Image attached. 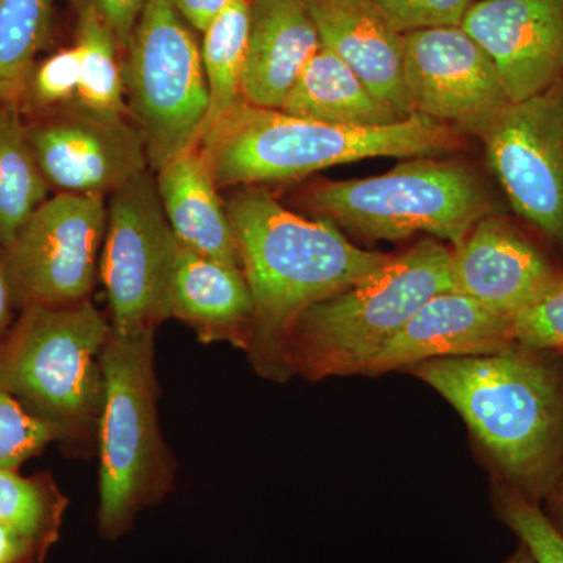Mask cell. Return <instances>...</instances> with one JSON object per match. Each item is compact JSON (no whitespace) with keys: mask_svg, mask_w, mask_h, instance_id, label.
I'll list each match as a JSON object with an SVG mask.
<instances>
[{"mask_svg":"<svg viewBox=\"0 0 563 563\" xmlns=\"http://www.w3.org/2000/svg\"><path fill=\"white\" fill-rule=\"evenodd\" d=\"M251 0H235L202 33V65L209 87V113L202 133L243 101L242 76L250 35ZM201 140V139H199Z\"/></svg>","mask_w":563,"mask_h":563,"instance_id":"obj_23","label":"cell"},{"mask_svg":"<svg viewBox=\"0 0 563 563\" xmlns=\"http://www.w3.org/2000/svg\"><path fill=\"white\" fill-rule=\"evenodd\" d=\"M198 144L218 188H228L301 179L369 157H428L462 141L450 125L421 113L384 128H346L240 101Z\"/></svg>","mask_w":563,"mask_h":563,"instance_id":"obj_3","label":"cell"},{"mask_svg":"<svg viewBox=\"0 0 563 563\" xmlns=\"http://www.w3.org/2000/svg\"><path fill=\"white\" fill-rule=\"evenodd\" d=\"M410 372L453 404L510 488L539 504L563 455V372L543 351L433 358Z\"/></svg>","mask_w":563,"mask_h":563,"instance_id":"obj_2","label":"cell"},{"mask_svg":"<svg viewBox=\"0 0 563 563\" xmlns=\"http://www.w3.org/2000/svg\"><path fill=\"white\" fill-rule=\"evenodd\" d=\"M63 442L57 426L32 413L10 393L0 390V468L20 470L51 443Z\"/></svg>","mask_w":563,"mask_h":563,"instance_id":"obj_27","label":"cell"},{"mask_svg":"<svg viewBox=\"0 0 563 563\" xmlns=\"http://www.w3.org/2000/svg\"><path fill=\"white\" fill-rule=\"evenodd\" d=\"M29 139L41 172L58 192L106 198L147 173L150 166L135 122L80 106L29 128Z\"/></svg>","mask_w":563,"mask_h":563,"instance_id":"obj_13","label":"cell"},{"mask_svg":"<svg viewBox=\"0 0 563 563\" xmlns=\"http://www.w3.org/2000/svg\"><path fill=\"white\" fill-rule=\"evenodd\" d=\"M109 317L90 299L29 306L0 342V390L57 426L63 440L91 451L103 398Z\"/></svg>","mask_w":563,"mask_h":563,"instance_id":"obj_6","label":"cell"},{"mask_svg":"<svg viewBox=\"0 0 563 563\" xmlns=\"http://www.w3.org/2000/svg\"><path fill=\"white\" fill-rule=\"evenodd\" d=\"M252 296L240 266L214 261L174 242L163 318L190 325L202 343L250 346Z\"/></svg>","mask_w":563,"mask_h":563,"instance_id":"obj_18","label":"cell"},{"mask_svg":"<svg viewBox=\"0 0 563 563\" xmlns=\"http://www.w3.org/2000/svg\"><path fill=\"white\" fill-rule=\"evenodd\" d=\"M80 87V55L77 47L55 52L33 69L25 99L33 106H63L77 99Z\"/></svg>","mask_w":563,"mask_h":563,"instance_id":"obj_30","label":"cell"},{"mask_svg":"<svg viewBox=\"0 0 563 563\" xmlns=\"http://www.w3.org/2000/svg\"><path fill=\"white\" fill-rule=\"evenodd\" d=\"M107 221L102 196L57 192L41 203L2 251L18 306H69L90 299Z\"/></svg>","mask_w":563,"mask_h":563,"instance_id":"obj_9","label":"cell"},{"mask_svg":"<svg viewBox=\"0 0 563 563\" xmlns=\"http://www.w3.org/2000/svg\"><path fill=\"white\" fill-rule=\"evenodd\" d=\"M506 563H537L536 559L531 554V551L521 543V547L518 548L517 553L512 555Z\"/></svg>","mask_w":563,"mask_h":563,"instance_id":"obj_37","label":"cell"},{"mask_svg":"<svg viewBox=\"0 0 563 563\" xmlns=\"http://www.w3.org/2000/svg\"><path fill=\"white\" fill-rule=\"evenodd\" d=\"M321 41L303 0H251L242 99L280 110Z\"/></svg>","mask_w":563,"mask_h":563,"instance_id":"obj_19","label":"cell"},{"mask_svg":"<svg viewBox=\"0 0 563 563\" xmlns=\"http://www.w3.org/2000/svg\"><path fill=\"white\" fill-rule=\"evenodd\" d=\"M280 110L346 128H384L404 121L398 111L373 95L342 58L322 46L307 63Z\"/></svg>","mask_w":563,"mask_h":563,"instance_id":"obj_21","label":"cell"},{"mask_svg":"<svg viewBox=\"0 0 563 563\" xmlns=\"http://www.w3.org/2000/svg\"><path fill=\"white\" fill-rule=\"evenodd\" d=\"M74 3L90 7L102 18L124 55L147 0H74Z\"/></svg>","mask_w":563,"mask_h":563,"instance_id":"obj_32","label":"cell"},{"mask_svg":"<svg viewBox=\"0 0 563 563\" xmlns=\"http://www.w3.org/2000/svg\"><path fill=\"white\" fill-rule=\"evenodd\" d=\"M446 291H454L453 251L424 240L306 310L285 343L288 376L318 380L365 373L410 318Z\"/></svg>","mask_w":563,"mask_h":563,"instance_id":"obj_4","label":"cell"},{"mask_svg":"<svg viewBox=\"0 0 563 563\" xmlns=\"http://www.w3.org/2000/svg\"><path fill=\"white\" fill-rule=\"evenodd\" d=\"M514 339L526 350L563 351V274L514 318Z\"/></svg>","mask_w":563,"mask_h":563,"instance_id":"obj_29","label":"cell"},{"mask_svg":"<svg viewBox=\"0 0 563 563\" xmlns=\"http://www.w3.org/2000/svg\"><path fill=\"white\" fill-rule=\"evenodd\" d=\"M404 74L415 113L473 133L512 103L490 55L461 25L406 33Z\"/></svg>","mask_w":563,"mask_h":563,"instance_id":"obj_12","label":"cell"},{"mask_svg":"<svg viewBox=\"0 0 563 563\" xmlns=\"http://www.w3.org/2000/svg\"><path fill=\"white\" fill-rule=\"evenodd\" d=\"M551 501H553L555 514H558L559 525L558 529L563 533V455L561 461V466H559L558 477H555V483L553 488L550 492Z\"/></svg>","mask_w":563,"mask_h":563,"instance_id":"obj_36","label":"cell"},{"mask_svg":"<svg viewBox=\"0 0 563 563\" xmlns=\"http://www.w3.org/2000/svg\"><path fill=\"white\" fill-rule=\"evenodd\" d=\"M558 276L540 251L498 218H483L453 251L454 291L510 320Z\"/></svg>","mask_w":563,"mask_h":563,"instance_id":"obj_15","label":"cell"},{"mask_svg":"<svg viewBox=\"0 0 563 563\" xmlns=\"http://www.w3.org/2000/svg\"><path fill=\"white\" fill-rule=\"evenodd\" d=\"M301 199L307 209L368 239L428 232L454 247L490 214L483 185L466 166L428 157L399 163L372 179L322 181Z\"/></svg>","mask_w":563,"mask_h":563,"instance_id":"obj_7","label":"cell"},{"mask_svg":"<svg viewBox=\"0 0 563 563\" xmlns=\"http://www.w3.org/2000/svg\"><path fill=\"white\" fill-rule=\"evenodd\" d=\"M69 499L49 474L21 476L0 468V523L49 553L60 540Z\"/></svg>","mask_w":563,"mask_h":563,"instance_id":"obj_26","label":"cell"},{"mask_svg":"<svg viewBox=\"0 0 563 563\" xmlns=\"http://www.w3.org/2000/svg\"><path fill=\"white\" fill-rule=\"evenodd\" d=\"M461 27L490 55L510 101L561 79L563 0H473Z\"/></svg>","mask_w":563,"mask_h":563,"instance_id":"obj_14","label":"cell"},{"mask_svg":"<svg viewBox=\"0 0 563 563\" xmlns=\"http://www.w3.org/2000/svg\"><path fill=\"white\" fill-rule=\"evenodd\" d=\"M225 209L254 306L247 357L261 376L285 380V343L298 318L368 279L393 255L354 246L332 221L298 217L262 187L235 192Z\"/></svg>","mask_w":563,"mask_h":563,"instance_id":"obj_1","label":"cell"},{"mask_svg":"<svg viewBox=\"0 0 563 563\" xmlns=\"http://www.w3.org/2000/svg\"><path fill=\"white\" fill-rule=\"evenodd\" d=\"M498 504L504 523L520 537L537 563H563V533L539 504L510 487L501 492Z\"/></svg>","mask_w":563,"mask_h":563,"instance_id":"obj_28","label":"cell"},{"mask_svg":"<svg viewBox=\"0 0 563 563\" xmlns=\"http://www.w3.org/2000/svg\"><path fill=\"white\" fill-rule=\"evenodd\" d=\"M399 32L461 25L473 0H373Z\"/></svg>","mask_w":563,"mask_h":563,"instance_id":"obj_31","label":"cell"},{"mask_svg":"<svg viewBox=\"0 0 563 563\" xmlns=\"http://www.w3.org/2000/svg\"><path fill=\"white\" fill-rule=\"evenodd\" d=\"M514 346V320L462 292L446 291L426 302L363 374L412 368L433 358L495 354Z\"/></svg>","mask_w":563,"mask_h":563,"instance_id":"obj_17","label":"cell"},{"mask_svg":"<svg viewBox=\"0 0 563 563\" xmlns=\"http://www.w3.org/2000/svg\"><path fill=\"white\" fill-rule=\"evenodd\" d=\"M76 9V47L80 55L77 106L107 117H125L129 109L120 44L95 10L85 5Z\"/></svg>","mask_w":563,"mask_h":563,"instance_id":"obj_25","label":"cell"},{"mask_svg":"<svg viewBox=\"0 0 563 563\" xmlns=\"http://www.w3.org/2000/svg\"><path fill=\"white\" fill-rule=\"evenodd\" d=\"M154 343L155 333L110 332L103 347L96 523L106 542L128 536L176 484V461L158 422Z\"/></svg>","mask_w":563,"mask_h":563,"instance_id":"obj_5","label":"cell"},{"mask_svg":"<svg viewBox=\"0 0 563 563\" xmlns=\"http://www.w3.org/2000/svg\"><path fill=\"white\" fill-rule=\"evenodd\" d=\"M157 173L158 198L177 242L242 268L231 218L199 144L176 155Z\"/></svg>","mask_w":563,"mask_h":563,"instance_id":"obj_20","label":"cell"},{"mask_svg":"<svg viewBox=\"0 0 563 563\" xmlns=\"http://www.w3.org/2000/svg\"><path fill=\"white\" fill-rule=\"evenodd\" d=\"M235 0H173L174 7L195 32H206L211 22Z\"/></svg>","mask_w":563,"mask_h":563,"instance_id":"obj_34","label":"cell"},{"mask_svg":"<svg viewBox=\"0 0 563 563\" xmlns=\"http://www.w3.org/2000/svg\"><path fill=\"white\" fill-rule=\"evenodd\" d=\"M122 69L129 113L158 172L199 143L209 113L201 46L173 0H147Z\"/></svg>","mask_w":563,"mask_h":563,"instance_id":"obj_8","label":"cell"},{"mask_svg":"<svg viewBox=\"0 0 563 563\" xmlns=\"http://www.w3.org/2000/svg\"><path fill=\"white\" fill-rule=\"evenodd\" d=\"M54 11L55 0H0V103L24 101Z\"/></svg>","mask_w":563,"mask_h":563,"instance_id":"obj_24","label":"cell"},{"mask_svg":"<svg viewBox=\"0 0 563 563\" xmlns=\"http://www.w3.org/2000/svg\"><path fill=\"white\" fill-rule=\"evenodd\" d=\"M321 46L333 52L406 120L415 113L404 74V33L373 0H303Z\"/></svg>","mask_w":563,"mask_h":563,"instance_id":"obj_16","label":"cell"},{"mask_svg":"<svg viewBox=\"0 0 563 563\" xmlns=\"http://www.w3.org/2000/svg\"><path fill=\"white\" fill-rule=\"evenodd\" d=\"M51 185L36 161L18 103H0V250L49 199Z\"/></svg>","mask_w":563,"mask_h":563,"instance_id":"obj_22","label":"cell"},{"mask_svg":"<svg viewBox=\"0 0 563 563\" xmlns=\"http://www.w3.org/2000/svg\"><path fill=\"white\" fill-rule=\"evenodd\" d=\"M13 285H11L9 269H7L3 252L0 250V342L5 339L10 331L11 320H13V310L16 307Z\"/></svg>","mask_w":563,"mask_h":563,"instance_id":"obj_35","label":"cell"},{"mask_svg":"<svg viewBox=\"0 0 563 563\" xmlns=\"http://www.w3.org/2000/svg\"><path fill=\"white\" fill-rule=\"evenodd\" d=\"M47 554L38 544L0 523V563H46Z\"/></svg>","mask_w":563,"mask_h":563,"instance_id":"obj_33","label":"cell"},{"mask_svg":"<svg viewBox=\"0 0 563 563\" xmlns=\"http://www.w3.org/2000/svg\"><path fill=\"white\" fill-rule=\"evenodd\" d=\"M176 236L150 173L111 195L99 276L109 301L111 332L155 333L163 318Z\"/></svg>","mask_w":563,"mask_h":563,"instance_id":"obj_10","label":"cell"},{"mask_svg":"<svg viewBox=\"0 0 563 563\" xmlns=\"http://www.w3.org/2000/svg\"><path fill=\"white\" fill-rule=\"evenodd\" d=\"M477 135L515 210L563 240V90L510 103Z\"/></svg>","mask_w":563,"mask_h":563,"instance_id":"obj_11","label":"cell"}]
</instances>
